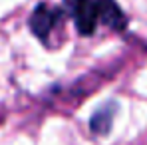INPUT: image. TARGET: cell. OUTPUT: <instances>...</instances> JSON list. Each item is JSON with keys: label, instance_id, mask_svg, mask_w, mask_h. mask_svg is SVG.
I'll use <instances>...</instances> for the list:
<instances>
[{"label": "cell", "instance_id": "obj_1", "mask_svg": "<svg viewBox=\"0 0 147 145\" xmlns=\"http://www.w3.org/2000/svg\"><path fill=\"white\" fill-rule=\"evenodd\" d=\"M64 12L76 24L78 34L92 36L99 24L113 32H123L129 20L117 0H62Z\"/></svg>", "mask_w": 147, "mask_h": 145}, {"label": "cell", "instance_id": "obj_3", "mask_svg": "<svg viewBox=\"0 0 147 145\" xmlns=\"http://www.w3.org/2000/svg\"><path fill=\"white\" fill-rule=\"evenodd\" d=\"M115 111H117V103H115V101H109V103H105L103 107H99L98 111L94 113V117L90 119L92 131H94V133H99V135H107L109 129H111Z\"/></svg>", "mask_w": 147, "mask_h": 145}, {"label": "cell", "instance_id": "obj_2", "mask_svg": "<svg viewBox=\"0 0 147 145\" xmlns=\"http://www.w3.org/2000/svg\"><path fill=\"white\" fill-rule=\"evenodd\" d=\"M66 12L64 8H58V6H50L46 2H40L34 6V10L30 12V18H28V28L30 32L44 44H48L50 34L54 32V28L64 20Z\"/></svg>", "mask_w": 147, "mask_h": 145}]
</instances>
